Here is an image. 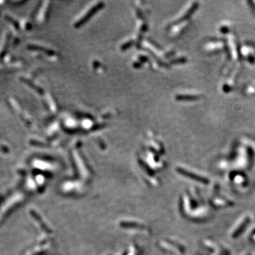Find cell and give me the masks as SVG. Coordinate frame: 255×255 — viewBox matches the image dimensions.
Listing matches in <instances>:
<instances>
[{
    "instance_id": "1",
    "label": "cell",
    "mask_w": 255,
    "mask_h": 255,
    "mask_svg": "<svg viewBox=\"0 0 255 255\" xmlns=\"http://www.w3.org/2000/svg\"><path fill=\"white\" fill-rule=\"evenodd\" d=\"M179 99H183V100H194V99H198V97L197 96H192V95H186V96H180L178 97Z\"/></svg>"
}]
</instances>
